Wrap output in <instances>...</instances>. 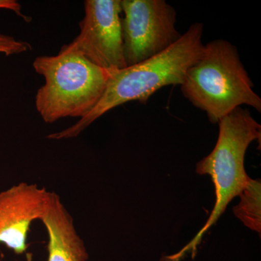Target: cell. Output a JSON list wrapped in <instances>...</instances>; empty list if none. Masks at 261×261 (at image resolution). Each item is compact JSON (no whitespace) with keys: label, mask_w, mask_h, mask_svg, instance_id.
I'll use <instances>...</instances> for the list:
<instances>
[{"label":"cell","mask_w":261,"mask_h":261,"mask_svg":"<svg viewBox=\"0 0 261 261\" xmlns=\"http://www.w3.org/2000/svg\"><path fill=\"white\" fill-rule=\"evenodd\" d=\"M203 24L190 25L166 50L137 64L113 70L100 100L87 115L66 129L47 136L49 140L78 137L99 117L132 101L147 102L162 87L181 85L187 70L198 61L204 49Z\"/></svg>","instance_id":"6da1fadb"},{"label":"cell","mask_w":261,"mask_h":261,"mask_svg":"<svg viewBox=\"0 0 261 261\" xmlns=\"http://www.w3.org/2000/svg\"><path fill=\"white\" fill-rule=\"evenodd\" d=\"M253 86L237 47L216 39L204 45L202 56L187 70L181 90L211 123H218L242 106L261 112V99Z\"/></svg>","instance_id":"7a4b0ae2"},{"label":"cell","mask_w":261,"mask_h":261,"mask_svg":"<svg viewBox=\"0 0 261 261\" xmlns=\"http://www.w3.org/2000/svg\"><path fill=\"white\" fill-rule=\"evenodd\" d=\"M33 66L45 80L35 104L47 123L87 116L100 100L115 70L97 66L77 53L38 57Z\"/></svg>","instance_id":"3957f363"},{"label":"cell","mask_w":261,"mask_h":261,"mask_svg":"<svg viewBox=\"0 0 261 261\" xmlns=\"http://www.w3.org/2000/svg\"><path fill=\"white\" fill-rule=\"evenodd\" d=\"M218 123L219 138L214 150L196 166L197 173L211 176L216 189V204L205 226L182 252L195 248L202 234L217 221L250 179L245 169V156L250 143L255 140L260 142V125L248 109L242 107L233 110Z\"/></svg>","instance_id":"277c9868"},{"label":"cell","mask_w":261,"mask_h":261,"mask_svg":"<svg viewBox=\"0 0 261 261\" xmlns=\"http://www.w3.org/2000/svg\"><path fill=\"white\" fill-rule=\"evenodd\" d=\"M121 34L126 66L149 59L177 42L176 12L165 0H121Z\"/></svg>","instance_id":"5b68a950"},{"label":"cell","mask_w":261,"mask_h":261,"mask_svg":"<svg viewBox=\"0 0 261 261\" xmlns=\"http://www.w3.org/2000/svg\"><path fill=\"white\" fill-rule=\"evenodd\" d=\"M121 0H86L80 33L59 53H77L108 70L126 68L121 34Z\"/></svg>","instance_id":"8992f818"},{"label":"cell","mask_w":261,"mask_h":261,"mask_svg":"<svg viewBox=\"0 0 261 261\" xmlns=\"http://www.w3.org/2000/svg\"><path fill=\"white\" fill-rule=\"evenodd\" d=\"M51 193L35 184L25 182L0 192V243L18 255L27 251L31 224L35 220H42Z\"/></svg>","instance_id":"52a82bcc"},{"label":"cell","mask_w":261,"mask_h":261,"mask_svg":"<svg viewBox=\"0 0 261 261\" xmlns=\"http://www.w3.org/2000/svg\"><path fill=\"white\" fill-rule=\"evenodd\" d=\"M41 221L48 233L47 261L88 260V252L77 233L73 218L56 192H51L47 211Z\"/></svg>","instance_id":"ba28073f"},{"label":"cell","mask_w":261,"mask_h":261,"mask_svg":"<svg viewBox=\"0 0 261 261\" xmlns=\"http://www.w3.org/2000/svg\"><path fill=\"white\" fill-rule=\"evenodd\" d=\"M240 202L233 207L235 216L253 231H261V184L250 178L240 195Z\"/></svg>","instance_id":"9c48e42d"},{"label":"cell","mask_w":261,"mask_h":261,"mask_svg":"<svg viewBox=\"0 0 261 261\" xmlns=\"http://www.w3.org/2000/svg\"><path fill=\"white\" fill-rule=\"evenodd\" d=\"M32 49L29 43L16 40L15 38L0 34V53L5 56L20 54Z\"/></svg>","instance_id":"30bf717a"},{"label":"cell","mask_w":261,"mask_h":261,"mask_svg":"<svg viewBox=\"0 0 261 261\" xmlns=\"http://www.w3.org/2000/svg\"><path fill=\"white\" fill-rule=\"evenodd\" d=\"M0 9L12 10L15 14L23 18L25 21H30L31 18L22 13L21 5L15 0H0Z\"/></svg>","instance_id":"8fae6325"}]
</instances>
